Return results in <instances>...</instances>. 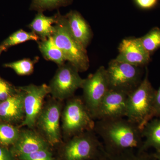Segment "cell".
<instances>
[{
    "label": "cell",
    "mask_w": 160,
    "mask_h": 160,
    "mask_svg": "<svg viewBox=\"0 0 160 160\" xmlns=\"http://www.w3.org/2000/svg\"><path fill=\"white\" fill-rule=\"evenodd\" d=\"M93 130L106 144L119 150L136 148L143 138L138 126L127 118L97 120Z\"/></svg>",
    "instance_id": "1"
},
{
    "label": "cell",
    "mask_w": 160,
    "mask_h": 160,
    "mask_svg": "<svg viewBox=\"0 0 160 160\" xmlns=\"http://www.w3.org/2000/svg\"><path fill=\"white\" fill-rule=\"evenodd\" d=\"M156 91L149 81L148 70L146 69L141 82L128 95L126 118L136 124L142 131L145 125L153 118Z\"/></svg>",
    "instance_id": "2"
},
{
    "label": "cell",
    "mask_w": 160,
    "mask_h": 160,
    "mask_svg": "<svg viewBox=\"0 0 160 160\" xmlns=\"http://www.w3.org/2000/svg\"><path fill=\"white\" fill-rule=\"evenodd\" d=\"M61 119L62 135L65 141L84 132L94 129L95 122L80 97L73 96L67 100Z\"/></svg>",
    "instance_id": "3"
},
{
    "label": "cell",
    "mask_w": 160,
    "mask_h": 160,
    "mask_svg": "<svg viewBox=\"0 0 160 160\" xmlns=\"http://www.w3.org/2000/svg\"><path fill=\"white\" fill-rule=\"evenodd\" d=\"M57 15L52 38L55 43L65 56L66 61L79 72L89 69V62L86 49L82 47L72 36L66 24L65 16Z\"/></svg>",
    "instance_id": "4"
},
{
    "label": "cell",
    "mask_w": 160,
    "mask_h": 160,
    "mask_svg": "<svg viewBox=\"0 0 160 160\" xmlns=\"http://www.w3.org/2000/svg\"><path fill=\"white\" fill-rule=\"evenodd\" d=\"M63 101L52 98L45 102L40 113L35 129L52 147L62 143V129L60 119L64 107Z\"/></svg>",
    "instance_id": "5"
},
{
    "label": "cell",
    "mask_w": 160,
    "mask_h": 160,
    "mask_svg": "<svg viewBox=\"0 0 160 160\" xmlns=\"http://www.w3.org/2000/svg\"><path fill=\"white\" fill-rule=\"evenodd\" d=\"M99 142L94 130L74 136L60 145L57 160H88L93 158Z\"/></svg>",
    "instance_id": "6"
},
{
    "label": "cell",
    "mask_w": 160,
    "mask_h": 160,
    "mask_svg": "<svg viewBox=\"0 0 160 160\" xmlns=\"http://www.w3.org/2000/svg\"><path fill=\"white\" fill-rule=\"evenodd\" d=\"M141 68L115 59L112 60L106 68L109 88L129 94L143 79Z\"/></svg>",
    "instance_id": "7"
},
{
    "label": "cell",
    "mask_w": 160,
    "mask_h": 160,
    "mask_svg": "<svg viewBox=\"0 0 160 160\" xmlns=\"http://www.w3.org/2000/svg\"><path fill=\"white\" fill-rule=\"evenodd\" d=\"M82 89L83 102L95 120L100 104L110 89L106 68L101 66L94 73L84 79Z\"/></svg>",
    "instance_id": "8"
},
{
    "label": "cell",
    "mask_w": 160,
    "mask_h": 160,
    "mask_svg": "<svg viewBox=\"0 0 160 160\" xmlns=\"http://www.w3.org/2000/svg\"><path fill=\"white\" fill-rule=\"evenodd\" d=\"M79 72L69 63L59 66L49 85L52 97L64 101L74 96L76 91L82 88L84 80Z\"/></svg>",
    "instance_id": "9"
},
{
    "label": "cell",
    "mask_w": 160,
    "mask_h": 160,
    "mask_svg": "<svg viewBox=\"0 0 160 160\" xmlns=\"http://www.w3.org/2000/svg\"><path fill=\"white\" fill-rule=\"evenodd\" d=\"M18 88L23 93L25 114L24 121L19 127L27 126L35 129L37 120L45 104V98L50 93L49 86L45 84L40 86L30 84Z\"/></svg>",
    "instance_id": "10"
},
{
    "label": "cell",
    "mask_w": 160,
    "mask_h": 160,
    "mask_svg": "<svg viewBox=\"0 0 160 160\" xmlns=\"http://www.w3.org/2000/svg\"><path fill=\"white\" fill-rule=\"evenodd\" d=\"M129 93L109 89L100 104L95 120L126 118Z\"/></svg>",
    "instance_id": "11"
},
{
    "label": "cell",
    "mask_w": 160,
    "mask_h": 160,
    "mask_svg": "<svg viewBox=\"0 0 160 160\" xmlns=\"http://www.w3.org/2000/svg\"><path fill=\"white\" fill-rule=\"evenodd\" d=\"M119 53L115 59L118 62L142 67L150 61L149 52L143 46L140 38L124 39L119 46Z\"/></svg>",
    "instance_id": "12"
},
{
    "label": "cell",
    "mask_w": 160,
    "mask_h": 160,
    "mask_svg": "<svg viewBox=\"0 0 160 160\" xmlns=\"http://www.w3.org/2000/svg\"><path fill=\"white\" fill-rule=\"evenodd\" d=\"M51 148L48 142L35 129L20 130L19 135L10 149L18 160L21 157L41 149Z\"/></svg>",
    "instance_id": "13"
},
{
    "label": "cell",
    "mask_w": 160,
    "mask_h": 160,
    "mask_svg": "<svg viewBox=\"0 0 160 160\" xmlns=\"http://www.w3.org/2000/svg\"><path fill=\"white\" fill-rule=\"evenodd\" d=\"M18 89L15 94L0 103V122L21 124L25 118L23 93Z\"/></svg>",
    "instance_id": "14"
},
{
    "label": "cell",
    "mask_w": 160,
    "mask_h": 160,
    "mask_svg": "<svg viewBox=\"0 0 160 160\" xmlns=\"http://www.w3.org/2000/svg\"><path fill=\"white\" fill-rule=\"evenodd\" d=\"M70 33L82 47L86 49L92 37L91 29L85 19L76 11H71L65 16Z\"/></svg>",
    "instance_id": "15"
},
{
    "label": "cell",
    "mask_w": 160,
    "mask_h": 160,
    "mask_svg": "<svg viewBox=\"0 0 160 160\" xmlns=\"http://www.w3.org/2000/svg\"><path fill=\"white\" fill-rule=\"evenodd\" d=\"M57 21V15L54 16H46L42 12H38L29 27L40 38L45 39L52 36L55 30L54 25Z\"/></svg>",
    "instance_id": "16"
},
{
    "label": "cell",
    "mask_w": 160,
    "mask_h": 160,
    "mask_svg": "<svg viewBox=\"0 0 160 160\" xmlns=\"http://www.w3.org/2000/svg\"><path fill=\"white\" fill-rule=\"evenodd\" d=\"M142 135L145 139L144 148L153 147L160 151V117L153 118L145 125Z\"/></svg>",
    "instance_id": "17"
},
{
    "label": "cell",
    "mask_w": 160,
    "mask_h": 160,
    "mask_svg": "<svg viewBox=\"0 0 160 160\" xmlns=\"http://www.w3.org/2000/svg\"><path fill=\"white\" fill-rule=\"evenodd\" d=\"M39 48L45 58L59 66L65 64L66 61L62 52L56 45L52 37L39 42Z\"/></svg>",
    "instance_id": "18"
},
{
    "label": "cell",
    "mask_w": 160,
    "mask_h": 160,
    "mask_svg": "<svg viewBox=\"0 0 160 160\" xmlns=\"http://www.w3.org/2000/svg\"><path fill=\"white\" fill-rule=\"evenodd\" d=\"M19 126L0 122V144L4 147L12 146L19 135Z\"/></svg>",
    "instance_id": "19"
},
{
    "label": "cell",
    "mask_w": 160,
    "mask_h": 160,
    "mask_svg": "<svg viewBox=\"0 0 160 160\" xmlns=\"http://www.w3.org/2000/svg\"><path fill=\"white\" fill-rule=\"evenodd\" d=\"M140 38L144 48L151 55L160 48V28H152Z\"/></svg>",
    "instance_id": "20"
},
{
    "label": "cell",
    "mask_w": 160,
    "mask_h": 160,
    "mask_svg": "<svg viewBox=\"0 0 160 160\" xmlns=\"http://www.w3.org/2000/svg\"><path fill=\"white\" fill-rule=\"evenodd\" d=\"M40 38L32 32H27L20 29L11 35L9 38L4 41L2 46L7 48L14 46L18 44L25 42L29 41H38Z\"/></svg>",
    "instance_id": "21"
},
{
    "label": "cell",
    "mask_w": 160,
    "mask_h": 160,
    "mask_svg": "<svg viewBox=\"0 0 160 160\" xmlns=\"http://www.w3.org/2000/svg\"><path fill=\"white\" fill-rule=\"evenodd\" d=\"M71 0H32L30 9L38 12L57 9L67 6Z\"/></svg>",
    "instance_id": "22"
},
{
    "label": "cell",
    "mask_w": 160,
    "mask_h": 160,
    "mask_svg": "<svg viewBox=\"0 0 160 160\" xmlns=\"http://www.w3.org/2000/svg\"><path fill=\"white\" fill-rule=\"evenodd\" d=\"M35 60L24 59L13 62L5 64V67L13 69L19 75H29L32 74L34 69Z\"/></svg>",
    "instance_id": "23"
},
{
    "label": "cell",
    "mask_w": 160,
    "mask_h": 160,
    "mask_svg": "<svg viewBox=\"0 0 160 160\" xmlns=\"http://www.w3.org/2000/svg\"><path fill=\"white\" fill-rule=\"evenodd\" d=\"M18 160H57L55 157L52 148H46L38 150L29 154L22 156Z\"/></svg>",
    "instance_id": "24"
},
{
    "label": "cell",
    "mask_w": 160,
    "mask_h": 160,
    "mask_svg": "<svg viewBox=\"0 0 160 160\" xmlns=\"http://www.w3.org/2000/svg\"><path fill=\"white\" fill-rule=\"evenodd\" d=\"M18 91L10 84L0 78V103L13 95Z\"/></svg>",
    "instance_id": "25"
},
{
    "label": "cell",
    "mask_w": 160,
    "mask_h": 160,
    "mask_svg": "<svg viewBox=\"0 0 160 160\" xmlns=\"http://www.w3.org/2000/svg\"><path fill=\"white\" fill-rule=\"evenodd\" d=\"M158 0H135L137 5L141 9H149L157 6Z\"/></svg>",
    "instance_id": "26"
},
{
    "label": "cell",
    "mask_w": 160,
    "mask_h": 160,
    "mask_svg": "<svg viewBox=\"0 0 160 160\" xmlns=\"http://www.w3.org/2000/svg\"><path fill=\"white\" fill-rule=\"evenodd\" d=\"M110 160H148L142 156H136L131 153H124L118 156L110 155Z\"/></svg>",
    "instance_id": "27"
},
{
    "label": "cell",
    "mask_w": 160,
    "mask_h": 160,
    "mask_svg": "<svg viewBox=\"0 0 160 160\" xmlns=\"http://www.w3.org/2000/svg\"><path fill=\"white\" fill-rule=\"evenodd\" d=\"M11 150L4 146H0V160H17Z\"/></svg>",
    "instance_id": "28"
},
{
    "label": "cell",
    "mask_w": 160,
    "mask_h": 160,
    "mask_svg": "<svg viewBox=\"0 0 160 160\" xmlns=\"http://www.w3.org/2000/svg\"><path fill=\"white\" fill-rule=\"evenodd\" d=\"M159 117H160V86L158 90L156 91L154 109L152 114L153 118Z\"/></svg>",
    "instance_id": "29"
},
{
    "label": "cell",
    "mask_w": 160,
    "mask_h": 160,
    "mask_svg": "<svg viewBox=\"0 0 160 160\" xmlns=\"http://www.w3.org/2000/svg\"><path fill=\"white\" fill-rule=\"evenodd\" d=\"M6 49V47H5V46H2V45H1L0 46V54L2 53V52L4 51V50H5Z\"/></svg>",
    "instance_id": "30"
},
{
    "label": "cell",
    "mask_w": 160,
    "mask_h": 160,
    "mask_svg": "<svg viewBox=\"0 0 160 160\" xmlns=\"http://www.w3.org/2000/svg\"><path fill=\"white\" fill-rule=\"evenodd\" d=\"M157 157L158 158V160H160V151L159 152L158 154Z\"/></svg>",
    "instance_id": "31"
}]
</instances>
